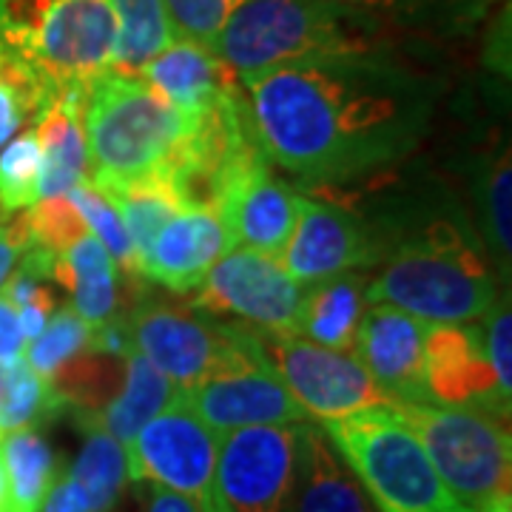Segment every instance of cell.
<instances>
[{
	"instance_id": "cell-1",
	"label": "cell",
	"mask_w": 512,
	"mask_h": 512,
	"mask_svg": "<svg viewBox=\"0 0 512 512\" xmlns=\"http://www.w3.org/2000/svg\"><path fill=\"white\" fill-rule=\"evenodd\" d=\"M239 83L265 157L313 183L396 163L430 114L413 77L376 55L279 66Z\"/></svg>"
},
{
	"instance_id": "cell-2",
	"label": "cell",
	"mask_w": 512,
	"mask_h": 512,
	"mask_svg": "<svg viewBox=\"0 0 512 512\" xmlns=\"http://www.w3.org/2000/svg\"><path fill=\"white\" fill-rule=\"evenodd\" d=\"M200 120L202 114L171 106L140 77L117 72L94 77L83 103L92 185L109 188L171 171Z\"/></svg>"
},
{
	"instance_id": "cell-3",
	"label": "cell",
	"mask_w": 512,
	"mask_h": 512,
	"mask_svg": "<svg viewBox=\"0 0 512 512\" xmlns=\"http://www.w3.org/2000/svg\"><path fill=\"white\" fill-rule=\"evenodd\" d=\"M370 305H390L430 325H467L493 311L495 279L478 248L450 220L430 222L367 282Z\"/></svg>"
},
{
	"instance_id": "cell-4",
	"label": "cell",
	"mask_w": 512,
	"mask_h": 512,
	"mask_svg": "<svg viewBox=\"0 0 512 512\" xmlns=\"http://www.w3.org/2000/svg\"><path fill=\"white\" fill-rule=\"evenodd\" d=\"M376 18L325 0H245L214 52L239 74L376 52Z\"/></svg>"
},
{
	"instance_id": "cell-5",
	"label": "cell",
	"mask_w": 512,
	"mask_h": 512,
	"mask_svg": "<svg viewBox=\"0 0 512 512\" xmlns=\"http://www.w3.org/2000/svg\"><path fill=\"white\" fill-rule=\"evenodd\" d=\"M0 40L49 89L89 86L111 69L109 0H0Z\"/></svg>"
},
{
	"instance_id": "cell-6",
	"label": "cell",
	"mask_w": 512,
	"mask_h": 512,
	"mask_svg": "<svg viewBox=\"0 0 512 512\" xmlns=\"http://www.w3.org/2000/svg\"><path fill=\"white\" fill-rule=\"evenodd\" d=\"M322 433L379 512H473L450 493L393 407L322 421Z\"/></svg>"
},
{
	"instance_id": "cell-7",
	"label": "cell",
	"mask_w": 512,
	"mask_h": 512,
	"mask_svg": "<svg viewBox=\"0 0 512 512\" xmlns=\"http://www.w3.org/2000/svg\"><path fill=\"white\" fill-rule=\"evenodd\" d=\"M393 410L467 510L476 512L487 501L510 493V421L473 407L430 402H402Z\"/></svg>"
},
{
	"instance_id": "cell-8",
	"label": "cell",
	"mask_w": 512,
	"mask_h": 512,
	"mask_svg": "<svg viewBox=\"0 0 512 512\" xmlns=\"http://www.w3.org/2000/svg\"><path fill=\"white\" fill-rule=\"evenodd\" d=\"M126 325L134 350L180 390L211 373L262 359L254 328L211 322L200 308L163 302L134 305Z\"/></svg>"
},
{
	"instance_id": "cell-9",
	"label": "cell",
	"mask_w": 512,
	"mask_h": 512,
	"mask_svg": "<svg viewBox=\"0 0 512 512\" xmlns=\"http://www.w3.org/2000/svg\"><path fill=\"white\" fill-rule=\"evenodd\" d=\"M256 348L308 419L336 421L393 407L362 362L345 350L322 348L296 333L254 328Z\"/></svg>"
},
{
	"instance_id": "cell-10",
	"label": "cell",
	"mask_w": 512,
	"mask_h": 512,
	"mask_svg": "<svg viewBox=\"0 0 512 512\" xmlns=\"http://www.w3.org/2000/svg\"><path fill=\"white\" fill-rule=\"evenodd\" d=\"M208 205L217 208L234 248L271 256L285 251L299 217V194L271 171L256 137L222 160L211 177Z\"/></svg>"
},
{
	"instance_id": "cell-11",
	"label": "cell",
	"mask_w": 512,
	"mask_h": 512,
	"mask_svg": "<svg viewBox=\"0 0 512 512\" xmlns=\"http://www.w3.org/2000/svg\"><path fill=\"white\" fill-rule=\"evenodd\" d=\"M302 424H259L225 433L211 512H293Z\"/></svg>"
},
{
	"instance_id": "cell-12",
	"label": "cell",
	"mask_w": 512,
	"mask_h": 512,
	"mask_svg": "<svg viewBox=\"0 0 512 512\" xmlns=\"http://www.w3.org/2000/svg\"><path fill=\"white\" fill-rule=\"evenodd\" d=\"M220 433L177 396L160 416L140 427L126 447L128 481L157 484L211 512Z\"/></svg>"
},
{
	"instance_id": "cell-13",
	"label": "cell",
	"mask_w": 512,
	"mask_h": 512,
	"mask_svg": "<svg viewBox=\"0 0 512 512\" xmlns=\"http://www.w3.org/2000/svg\"><path fill=\"white\" fill-rule=\"evenodd\" d=\"M305 285L282 262L251 248H231L197 288V305L208 313H231L251 328L296 333Z\"/></svg>"
},
{
	"instance_id": "cell-14",
	"label": "cell",
	"mask_w": 512,
	"mask_h": 512,
	"mask_svg": "<svg viewBox=\"0 0 512 512\" xmlns=\"http://www.w3.org/2000/svg\"><path fill=\"white\" fill-rule=\"evenodd\" d=\"M180 399L220 436L259 424L311 421L265 359L211 373L202 382L183 387Z\"/></svg>"
},
{
	"instance_id": "cell-15",
	"label": "cell",
	"mask_w": 512,
	"mask_h": 512,
	"mask_svg": "<svg viewBox=\"0 0 512 512\" xmlns=\"http://www.w3.org/2000/svg\"><path fill=\"white\" fill-rule=\"evenodd\" d=\"M430 404L473 407L510 421V393L501 390L484 345L481 319L467 325H430L424 342Z\"/></svg>"
},
{
	"instance_id": "cell-16",
	"label": "cell",
	"mask_w": 512,
	"mask_h": 512,
	"mask_svg": "<svg viewBox=\"0 0 512 512\" xmlns=\"http://www.w3.org/2000/svg\"><path fill=\"white\" fill-rule=\"evenodd\" d=\"M430 322L390 305H367L356 330L353 350L370 379L393 399L402 402H430L427 396V367L424 342Z\"/></svg>"
},
{
	"instance_id": "cell-17",
	"label": "cell",
	"mask_w": 512,
	"mask_h": 512,
	"mask_svg": "<svg viewBox=\"0 0 512 512\" xmlns=\"http://www.w3.org/2000/svg\"><path fill=\"white\" fill-rule=\"evenodd\" d=\"M279 256L282 268L299 285H313L330 276L373 265L376 251L365 228L348 211L330 202L299 197V217Z\"/></svg>"
},
{
	"instance_id": "cell-18",
	"label": "cell",
	"mask_w": 512,
	"mask_h": 512,
	"mask_svg": "<svg viewBox=\"0 0 512 512\" xmlns=\"http://www.w3.org/2000/svg\"><path fill=\"white\" fill-rule=\"evenodd\" d=\"M234 245L214 205H185L151 242L140 276L171 293H191Z\"/></svg>"
},
{
	"instance_id": "cell-19",
	"label": "cell",
	"mask_w": 512,
	"mask_h": 512,
	"mask_svg": "<svg viewBox=\"0 0 512 512\" xmlns=\"http://www.w3.org/2000/svg\"><path fill=\"white\" fill-rule=\"evenodd\" d=\"M140 80L177 109L202 114L242 89L239 74L214 49L191 40H171L143 66Z\"/></svg>"
},
{
	"instance_id": "cell-20",
	"label": "cell",
	"mask_w": 512,
	"mask_h": 512,
	"mask_svg": "<svg viewBox=\"0 0 512 512\" xmlns=\"http://www.w3.org/2000/svg\"><path fill=\"white\" fill-rule=\"evenodd\" d=\"M89 86H63L46 94L35 114L37 143H40V180L37 197H63L69 188L86 180V131L83 103Z\"/></svg>"
},
{
	"instance_id": "cell-21",
	"label": "cell",
	"mask_w": 512,
	"mask_h": 512,
	"mask_svg": "<svg viewBox=\"0 0 512 512\" xmlns=\"http://www.w3.org/2000/svg\"><path fill=\"white\" fill-rule=\"evenodd\" d=\"M293 512H379L328 436L311 421L302 424Z\"/></svg>"
},
{
	"instance_id": "cell-22",
	"label": "cell",
	"mask_w": 512,
	"mask_h": 512,
	"mask_svg": "<svg viewBox=\"0 0 512 512\" xmlns=\"http://www.w3.org/2000/svg\"><path fill=\"white\" fill-rule=\"evenodd\" d=\"M52 279L72 296V308L86 325L100 328L117 313V265L103 242L86 234L55 256Z\"/></svg>"
},
{
	"instance_id": "cell-23",
	"label": "cell",
	"mask_w": 512,
	"mask_h": 512,
	"mask_svg": "<svg viewBox=\"0 0 512 512\" xmlns=\"http://www.w3.org/2000/svg\"><path fill=\"white\" fill-rule=\"evenodd\" d=\"M367 305L370 302H367L365 276L348 271V274L313 282L302 296L296 336H305L322 348L350 353Z\"/></svg>"
},
{
	"instance_id": "cell-24",
	"label": "cell",
	"mask_w": 512,
	"mask_h": 512,
	"mask_svg": "<svg viewBox=\"0 0 512 512\" xmlns=\"http://www.w3.org/2000/svg\"><path fill=\"white\" fill-rule=\"evenodd\" d=\"M177 396H180V387L168 376H163L146 356L131 350L126 356L123 384L114 393V399H109V404L103 410H97L94 416H86L80 421L97 424L100 430L109 433L111 439L128 447L131 439L140 433V427L154 416H160L168 404H174Z\"/></svg>"
},
{
	"instance_id": "cell-25",
	"label": "cell",
	"mask_w": 512,
	"mask_h": 512,
	"mask_svg": "<svg viewBox=\"0 0 512 512\" xmlns=\"http://www.w3.org/2000/svg\"><path fill=\"white\" fill-rule=\"evenodd\" d=\"M100 191L117 208L140 265L146 259L151 242L160 234V228L188 205L180 185L174 183V177L168 171L140 177L134 183L109 185V188H100Z\"/></svg>"
},
{
	"instance_id": "cell-26",
	"label": "cell",
	"mask_w": 512,
	"mask_h": 512,
	"mask_svg": "<svg viewBox=\"0 0 512 512\" xmlns=\"http://www.w3.org/2000/svg\"><path fill=\"white\" fill-rule=\"evenodd\" d=\"M117 20V43L109 72L140 77L143 66L174 40L165 0H109Z\"/></svg>"
},
{
	"instance_id": "cell-27",
	"label": "cell",
	"mask_w": 512,
	"mask_h": 512,
	"mask_svg": "<svg viewBox=\"0 0 512 512\" xmlns=\"http://www.w3.org/2000/svg\"><path fill=\"white\" fill-rule=\"evenodd\" d=\"M0 461L9 481L15 512H37L52 490L57 470L55 450L35 427H20L0 439Z\"/></svg>"
},
{
	"instance_id": "cell-28",
	"label": "cell",
	"mask_w": 512,
	"mask_h": 512,
	"mask_svg": "<svg viewBox=\"0 0 512 512\" xmlns=\"http://www.w3.org/2000/svg\"><path fill=\"white\" fill-rule=\"evenodd\" d=\"M80 430H83V447L74 458L69 476L86 493L89 510L114 512L128 484L126 447L89 421H80Z\"/></svg>"
},
{
	"instance_id": "cell-29",
	"label": "cell",
	"mask_w": 512,
	"mask_h": 512,
	"mask_svg": "<svg viewBox=\"0 0 512 512\" xmlns=\"http://www.w3.org/2000/svg\"><path fill=\"white\" fill-rule=\"evenodd\" d=\"M63 410L52 384L40 379L23 356L0 362V430L35 427Z\"/></svg>"
},
{
	"instance_id": "cell-30",
	"label": "cell",
	"mask_w": 512,
	"mask_h": 512,
	"mask_svg": "<svg viewBox=\"0 0 512 512\" xmlns=\"http://www.w3.org/2000/svg\"><path fill=\"white\" fill-rule=\"evenodd\" d=\"M66 197L80 211V217L86 222L89 234H94V237L103 242V248L111 254L117 271H123L131 279L140 274V259L134 254V245L128 239L126 225L120 220L117 208L106 200V194L100 188H94L92 180L86 177V180H80L74 188H69Z\"/></svg>"
},
{
	"instance_id": "cell-31",
	"label": "cell",
	"mask_w": 512,
	"mask_h": 512,
	"mask_svg": "<svg viewBox=\"0 0 512 512\" xmlns=\"http://www.w3.org/2000/svg\"><path fill=\"white\" fill-rule=\"evenodd\" d=\"M92 336V325H86L72 308H63V311L49 316L46 328L29 342V348L23 350V359L29 362V367L35 370L40 379L52 382V376L69 359H74L77 353H83L86 348H92Z\"/></svg>"
},
{
	"instance_id": "cell-32",
	"label": "cell",
	"mask_w": 512,
	"mask_h": 512,
	"mask_svg": "<svg viewBox=\"0 0 512 512\" xmlns=\"http://www.w3.org/2000/svg\"><path fill=\"white\" fill-rule=\"evenodd\" d=\"M40 180V143L35 126L9 140L0 151V208L6 214H18L32 208Z\"/></svg>"
},
{
	"instance_id": "cell-33",
	"label": "cell",
	"mask_w": 512,
	"mask_h": 512,
	"mask_svg": "<svg viewBox=\"0 0 512 512\" xmlns=\"http://www.w3.org/2000/svg\"><path fill=\"white\" fill-rule=\"evenodd\" d=\"M23 220H26V228H29L32 245L55 256L63 248H69L72 242L89 234L80 211L74 208L66 194L63 197H43V200H37L29 208V214H23Z\"/></svg>"
},
{
	"instance_id": "cell-34",
	"label": "cell",
	"mask_w": 512,
	"mask_h": 512,
	"mask_svg": "<svg viewBox=\"0 0 512 512\" xmlns=\"http://www.w3.org/2000/svg\"><path fill=\"white\" fill-rule=\"evenodd\" d=\"M245 0H165L168 23L177 40L214 49L228 18Z\"/></svg>"
},
{
	"instance_id": "cell-35",
	"label": "cell",
	"mask_w": 512,
	"mask_h": 512,
	"mask_svg": "<svg viewBox=\"0 0 512 512\" xmlns=\"http://www.w3.org/2000/svg\"><path fill=\"white\" fill-rule=\"evenodd\" d=\"M510 151H504L490 168L484 183V222L498 259L510 268Z\"/></svg>"
},
{
	"instance_id": "cell-36",
	"label": "cell",
	"mask_w": 512,
	"mask_h": 512,
	"mask_svg": "<svg viewBox=\"0 0 512 512\" xmlns=\"http://www.w3.org/2000/svg\"><path fill=\"white\" fill-rule=\"evenodd\" d=\"M484 328V345H487V356L493 362L495 376L504 393L512 396V313L510 302L498 305L495 302L493 311L481 319Z\"/></svg>"
},
{
	"instance_id": "cell-37",
	"label": "cell",
	"mask_w": 512,
	"mask_h": 512,
	"mask_svg": "<svg viewBox=\"0 0 512 512\" xmlns=\"http://www.w3.org/2000/svg\"><path fill=\"white\" fill-rule=\"evenodd\" d=\"M26 248H32L26 220L23 217H0V285L12 274V268L18 265Z\"/></svg>"
},
{
	"instance_id": "cell-38",
	"label": "cell",
	"mask_w": 512,
	"mask_h": 512,
	"mask_svg": "<svg viewBox=\"0 0 512 512\" xmlns=\"http://www.w3.org/2000/svg\"><path fill=\"white\" fill-rule=\"evenodd\" d=\"M43 512H92L86 493L69 473H60L52 484V490L43 498Z\"/></svg>"
},
{
	"instance_id": "cell-39",
	"label": "cell",
	"mask_w": 512,
	"mask_h": 512,
	"mask_svg": "<svg viewBox=\"0 0 512 512\" xmlns=\"http://www.w3.org/2000/svg\"><path fill=\"white\" fill-rule=\"evenodd\" d=\"M137 495H140V507L143 512H200L194 501H188L185 495L171 493L157 484H137Z\"/></svg>"
},
{
	"instance_id": "cell-40",
	"label": "cell",
	"mask_w": 512,
	"mask_h": 512,
	"mask_svg": "<svg viewBox=\"0 0 512 512\" xmlns=\"http://www.w3.org/2000/svg\"><path fill=\"white\" fill-rule=\"evenodd\" d=\"M23 350H26V339L20 330L18 311L0 296V362L23 356Z\"/></svg>"
},
{
	"instance_id": "cell-41",
	"label": "cell",
	"mask_w": 512,
	"mask_h": 512,
	"mask_svg": "<svg viewBox=\"0 0 512 512\" xmlns=\"http://www.w3.org/2000/svg\"><path fill=\"white\" fill-rule=\"evenodd\" d=\"M325 3H333V6H342V9H350V12H362V15H387L390 9H396L399 0H325Z\"/></svg>"
},
{
	"instance_id": "cell-42",
	"label": "cell",
	"mask_w": 512,
	"mask_h": 512,
	"mask_svg": "<svg viewBox=\"0 0 512 512\" xmlns=\"http://www.w3.org/2000/svg\"><path fill=\"white\" fill-rule=\"evenodd\" d=\"M0 512H15V507H12V495H9L6 470H3V461H0Z\"/></svg>"
},
{
	"instance_id": "cell-43",
	"label": "cell",
	"mask_w": 512,
	"mask_h": 512,
	"mask_svg": "<svg viewBox=\"0 0 512 512\" xmlns=\"http://www.w3.org/2000/svg\"><path fill=\"white\" fill-rule=\"evenodd\" d=\"M476 512H512V495H498V498H493V501H487L481 510Z\"/></svg>"
},
{
	"instance_id": "cell-44",
	"label": "cell",
	"mask_w": 512,
	"mask_h": 512,
	"mask_svg": "<svg viewBox=\"0 0 512 512\" xmlns=\"http://www.w3.org/2000/svg\"><path fill=\"white\" fill-rule=\"evenodd\" d=\"M0 439H3V430H0Z\"/></svg>"
}]
</instances>
